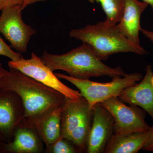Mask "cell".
<instances>
[{"label":"cell","instance_id":"6da1fadb","mask_svg":"<svg viewBox=\"0 0 153 153\" xmlns=\"http://www.w3.org/2000/svg\"><path fill=\"white\" fill-rule=\"evenodd\" d=\"M40 58L52 71L62 70L78 79L105 76L114 79L127 74L120 66L113 68L105 64L93 49L84 43L62 55L50 54L44 51Z\"/></svg>","mask_w":153,"mask_h":153},{"label":"cell","instance_id":"7a4b0ae2","mask_svg":"<svg viewBox=\"0 0 153 153\" xmlns=\"http://www.w3.org/2000/svg\"><path fill=\"white\" fill-rule=\"evenodd\" d=\"M0 90L18 94L25 108V117L33 118L63 104L65 97L58 91L36 81L22 72L9 68L0 78Z\"/></svg>","mask_w":153,"mask_h":153},{"label":"cell","instance_id":"3957f363","mask_svg":"<svg viewBox=\"0 0 153 153\" xmlns=\"http://www.w3.org/2000/svg\"><path fill=\"white\" fill-rule=\"evenodd\" d=\"M69 37L88 44L100 60H107L111 55L120 53H133L146 55L148 52L142 46L133 44L120 33L116 25L104 22L88 25L84 27L73 29Z\"/></svg>","mask_w":153,"mask_h":153},{"label":"cell","instance_id":"277c9868","mask_svg":"<svg viewBox=\"0 0 153 153\" xmlns=\"http://www.w3.org/2000/svg\"><path fill=\"white\" fill-rule=\"evenodd\" d=\"M92 118L93 108L84 97L74 100L65 97L61 105V137L86 152Z\"/></svg>","mask_w":153,"mask_h":153},{"label":"cell","instance_id":"5b68a950","mask_svg":"<svg viewBox=\"0 0 153 153\" xmlns=\"http://www.w3.org/2000/svg\"><path fill=\"white\" fill-rule=\"evenodd\" d=\"M55 74L59 79H65L74 85L92 108L95 104L101 103L108 99L118 97L124 89L135 85L143 78L141 73L134 72L114 78L110 82H100L89 79L74 78L60 73Z\"/></svg>","mask_w":153,"mask_h":153},{"label":"cell","instance_id":"8992f818","mask_svg":"<svg viewBox=\"0 0 153 153\" xmlns=\"http://www.w3.org/2000/svg\"><path fill=\"white\" fill-rule=\"evenodd\" d=\"M8 65L9 68L19 70L40 83L55 89L67 98L76 100L82 96L79 90H74L61 82L53 71L34 52H32L30 59L22 57L18 60H11Z\"/></svg>","mask_w":153,"mask_h":153},{"label":"cell","instance_id":"52a82bcc","mask_svg":"<svg viewBox=\"0 0 153 153\" xmlns=\"http://www.w3.org/2000/svg\"><path fill=\"white\" fill-rule=\"evenodd\" d=\"M100 103L113 117L114 133L148 131L149 126L146 122V112L140 107L127 105L118 97L108 99Z\"/></svg>","mask_w":153,"mask_h":153},{"label":"cell","instance_id":"ba28073f","mask_svg":"<svg viewBox=\"0 0 153 153\" xmlns=\"http://www.w3.org/2000/svg\"><path fill=\"white\" fill-rule=\"evenodd\" d=\"M22 6L15 5L3 9L0 15V33L19 53L27 50L30 38L37 31L25 24L22 18Z\"/></svg>","mask_w":153,"mask_h":153},{"label":"cell","instance_id":"9c48e42d","mask_svg":"<svg viewBox=\"0 0 153 153\" xmlns=\"http://www.w3.org/2000/svg\"><path fill=\"white\" fill-rule=\"evenodd\" d=\"M25 115L19 95L11 91L0 90V144L13 140L15 129Z\"/></svg>","mask_w":153,"mask_h":153},{"label":"cell","instance_id":"30bf717a","mask_svg":"<svg viewBox=\"0 0 153 153\" xmlns=\"http://www.w3.org/2000/svg\"><path fill=\"white\" fill-rule=\"evenodd\" d=\"M93 118L88 137L86 153H103L114 133V121L109 111L100 103L92 107Z\"/></svg>","mask_w":153,"mask_h":153},{"label":"cell","instance_id":"8fae6325","mask_svg":"<svg viewBox=\"0 0 153 153\" xmlns=\"http://www.w3.org/2000/svg\"><path fill=\"white\" fill-rule=\"evenodd\" d=\"M44 145L34 127L24 117L15 129L13 140L0 144V153H42Z\"/></svg>","mask_w":153,"mask_h":153},{"label":"cell","instance_id":"7c38bea8","mask_svg":"<svg viewBox=\"0 0 153 153\" xmlns=\"http://www.w3.org/2000/svg\"><path fill=\"white\" fill-rule=\"evenodd\" d=\"M145 72L139 83L124 89L118 97L126 104L143 108L153 120V72L151 65L146 67Z\"/></svg>","mask_w":153,"mask_h":153},{"label":"cell","instance_id":"4fadbf2b","mask_svg":"<svg viewBox=\"0 0 153 153\" xmlns=\"http://www.w3.org/2000/svg\"><path fill=\"white\" fill-rule=\"evenodd\" d=\"M149 6L138 0H125L122 16L117 25L121 33L133 44L141 46L139 33L141 16Z\"/></svg>","mask_w":153,"mask_h":153},{"label":"cell","instance_id":"5bb4252c","mask_svg":"<svg viewBox=\"0 0 153 153\" xmlns=\"http://www.w3.org/2000/svg\"><path fill=\"white\" fill-rule=\"evenodd\" d=\"M61 106L48 110L38 116L27 119L46 146L61 137Z\"/></svg>","mask_w":153,"mask_h":153},{"label":"cell","instance_id":"9a60e30c","mask_svg":"<svg viewBox=\"0 0 153 153\" xmlns=\"http://www.w3.org/2000/svg\"><path fill=\"white\" fill-rule=\"evenodd\" d=\"M147 131L114 133L107 144L105 153H137L143 150L147 141Z\"/></svg>","mask_w":153,"mask_h":153},{"label":"cell","instance_id":"2e32d148","mask_svg":"<svg viewBox=\"0 0 153 153\" xmlns=\"http://www.w3.org/2000/svg\"><path fill=\"white\" fill-rule=\"evenodd\" d=\"M106 17L104 22L116 25L120 21L124 7L125 0H98Z\"/></svg>","mask_w":153,"mask_h":153},{"label":"cell","instance_id":"e0dca14e","mask_svg":"<svg viewBox=\"0 0 153 153\" xmlns=\"http://www.w3.org/2000/svg\"><path fill=\"white\" fill-rule=\"evenodd\" d=\"M46 153H81V150L67 139L60 137L51 145L45 147Z\"/></svg>","mask_w":153,"mask_h":153},{"label":"cell","instance_id":"ac0fdd59","mask_svg":"<svg viewBox=\"0 0 153 153\" xmlns=\"http://www.w3.org/2000/svg\"><path fill=\"white\" fill-rule=\"evenodd\" d=\"M0 55L8 57L11 60H16L22 58V54L14 51L0 36Z\"/></svg>","mask_w":153,"mask_h":153},{"label":"cell","instance_id":"d6986e66","mask_svg":"<svg viewBox=\"0 0 153 153\" xmlns=\"http://www.w3.org/2000/svg\"><path fill=\"white\" fill-rule=\"evenodd\" d=\"M147 132V141L143 150L149 152H153V125L149 126Z\"/></svg>","mask_w":153,"mask_h":153},{"label":"cell","instance_id":"ffe728a7","mask_svg":"<svg viewBox=\"0 0 153 153\" xmlns=\"http://www.w3.org/2000/svg\"><path fill=\"white\" fill-rule=\"evenodd\" d=\"M24 0H0V11L8 7L15 5L22 6Z\"/></svg>","mask_w":153,"mask_h":153},{"label":"cell","instance_id":"44dd1931","mask_svg":"<svg viewBox=\"0 0 153 153\" xmlns=\"http://www.w3.org/2000/svg\"><path fill=\"white\" fill-rule=\"evenodd\" d=\"M46 1V0H24V2H23L22 7V10H25L27 7L30 5L32 4H34V3L38 2L44 1ZM87 1L91 3H94L95 2H98V0H87Z\"/></svg>","mask_w":153,"mask_h":153},{"label":"cell","instance_id":"7402d4cb","mask_svg":"<svg viewBox=\"0 0 153 153\" xmlns=\"http://www.w3.org/2000/svg\"><path fill=\"white\" fill-rule=\"evenodd\" d=\"M140 32L144 36H146L149 40H150L153 43V32L149 30H146L144 28H141L140 29Z\"/></svg>","mask_w":153,"mask_h":153},{"label":"cell","instance_id":"603a6c76","mask_svg":"<svg viewBox=\"0 0 153 153\" xmlns=\"http://www.w3.org/2000/svg\"><path fill=\"white\" fill-rule=\"evenodd\" d=\"M7 72L8 70H6L5 68H4L2 64L0 63V78L4 76Z\"/></svg>","mask_w":153,"mask_h":153},{"label":"cell","instance_id":"cb8c5ba5","mask_svg":"<svg viewBox=\"0 0 153 153\" xmlns=\"http://www.w3.org/2000/svg\"><path fill=\"white\" fill-rule=\"evenodd\" d=\"M143 1L147 4L151 6L153 11V0H142Z\"/></svg>","mask_w":153,"mask_h":153},{"label":"cell","instance_id":"d4e9b609","mask_svg":"<svg viewBox=\"0 0 153 153\" xmlns=\"http://www.w3.org/2000/svg\"><path fill=\"white\" fill-rule=\"evenodd\" d=\"M152 80H153V76H152Z\"/></svg>","mask_w":153,"mask_h":153}]
</instances>
